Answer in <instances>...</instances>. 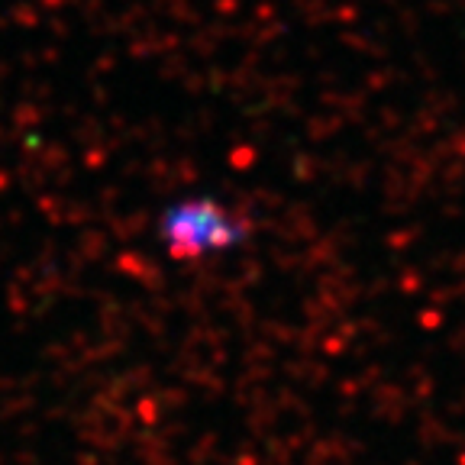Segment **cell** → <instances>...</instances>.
<instances>
[{"label": "cell", "instance_id": "6da1fadb", "mask_svg": "<svg viewBox=\"0 0 465 465\" xmlns=\"http://www.w3.org/2000/svg\"><path fill=\"white\" fill-rule=\"evenodd\" d=\"M159 242L171 259L197 262V259L223 256L246 240V223L217 197H181L162 210L155 223Z\"/></svg>", "mask_w": 465, "mask_h": 465}]
</instances>
